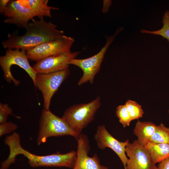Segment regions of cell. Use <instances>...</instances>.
I'll return each instance as SVG.
<instances>
[{"label": "cell", "mask_w": 169, "mask_h": 169, "mask_svg": "<svg viewBox=\"0 0 169 169\" xmlns=\"http://www.w3.org/2000/svg\"><path fill=\"white\" fill-rule=\"evenodd\" d=\"M5 144L9 149L7 158L1 163L2 167L8 169L10 165L15 163L16 158L19 155H23L28 159L29 165L33 168L41 166L65 167L73 168L76 159V152L71 151L65 153L59 152L45 156L33 154L24 149L20 143L19 135L14 132L4 139Z\"/></svg>", "instance_id": "cell-1"}, {"label": "cell", "mask_w": 169, "mask_h": 169, "mask_svg": "<svg viewBox=\"0 0 169 169\" xmlns=\"http://www.w3.org/2000/svg\"><path fill=\"white\" fill-rule=\"evenodd\" d=\"M39 20L33 19L21 35L16 33H8V38L2 44L6 49H19L27 51L43 43L52 41L64 35V31L58 29L57 26L51 22H46L44 17Z\"/></svg>", "instance_id": "cell-2"}, {"label": "cell", "mask_w": 169, "mask_h": 169, "mask_svg": "<svg viewBox=\"0 0 169 169\" xmlns=\"http://www.w3.org/2000/svg\"><path fill=\"white\" fill-rule=\"evenodd\" d=\"M48 0H10L3 14L6 17L4 22L18 28L27 27L29 21L35 17H51L52 10L57 7L48 5Z\"/></svg>", "instance_id": "cell-3"}, {"label": "cell", "mask_w": 169, "mask_h": 169, "mask_svg": "<svg viewBox=\"0 0 169 169\" xmlns=\"http://www.w3.org/2000/svg\"><path fill=\"white\" fill-rule=\"evenodd\" d=\"M70 136L77 140L79 136L62 118L50 110L43 109L39 120V129L36 140L38 145L45 143L51 137Z\"/></svg>", "instance_id": "cell-4"}, {"label": "cell", "mask_w": 169, "mask_h": 169, "mask_svg": "<svg viewBox=\"0 0 169 169\" xmlns=\"http://www.w3.org/2000/svg\"><path fill=\"white\" fill-rule=\"evenodd\" d=\"M101 105L100 97L98 96L89 103L71 106L64 111L62 117L80 135L83 130L93 120Z\"/></svg>", "instance_id": "cell-5"}, {"label": "cell", "mask_w": 169, "mask_h": 169, "mask_svg": "<svg viewBox=\"0 0 169 169\" xmlns=\"http://www.w3.org/2000/svg\"><path fill=\"white\" fill-rule=\"evenodd\" d=\"M123 29V27L119 28L112 35L106 36V41L105 45L96 54L86 59L75 58L70 61L69 65L78 67L83 72L82 76L78 82V85L80 86L87 82L91 84L93 83L95 76L100 70L101 65L109 46L115 37Z\"/></svg>", "instance_id": "cell-6"}, {"label": "cell", "mask_w": 169, "mask_h": 169, "mask_svg": "<svg viewBox=\"0 0 169 169\" xmlns=\"http://www.w3.org/2000/svg\"><path fill=\"white\" fill-rule=\"evenodd\" d=\"M25 50L6 49L5 54L0 57V65L6 81L9 83L13 82L16 86L19 84L20 81L14 78L11 70V66L16 65L27 73L34 83L37 73L30 65Z\"/></svg>", "instance_id": "cell-7"}, {"label": "cell", "mask_w": 169, "mask_h": 169, "mask_svg": "<svg viewBox=\"0 0 169 169\" xmlns=\"http://www.w3.org/2000/svg\"><path fill=\"white\" fill-rule=\"evenodd\" d=\"M70 73V69L64 70L48 74H37L34 86L42 93L44 109L49 110L52 98L62 83Z\"/></svg>", "instance_id": "cell-8"}, {"label": "cell", "mask_w": 169, "mask_h": 169, "mask_svg": "<svg viewBox=\"0 0 169 169\" xmlns=\"http://www.w3.org/2000/svg\"><path fill=\"white\" fill-rule=\"evenodd\" d=\"M74 42L72 37L64 35L26 51V54L29 59L37 62L50 56L71 52Z\"/></svg>", "instance_id": "cell-9"}, {"label": "cell", "mask_w": 169, "mask_h": 169, "mask_svg": "<svg viewBox=\"0 0 169 169\" xmlns=\"http://www.w3.org/2000/svg\"><path fill=\"white\" fill-rule=\"evenodd\" d=\"M128 157L125 169H157L145 147L137 140L129 143L125 148Z\"/></svg>", "instance_id": "cell-10"}, {"label": "cell", "mask_w": 169, "mask_h": 169, "mask_svg": "<svg viewBox=\"0 0 169 169\" xmlns=\"http://www.w3.org/2000/svg\"><path fill=\"white\" fill-rule=\"evenodd\" d=\"M94 138L100 149L103 150L109 148L118 156L124 166L126 167L128 157L125 152V148L129 143L127 139L121 142L114 137L107 130L105 125H100L97 128Z\"/></svg>", "instance_id": "cell-11"}, {"label": "cell", "mask_w": 169, "mask_h": 169, "mask_svg": "<svg viewBox=\"0 0 169 169\" xmlns=\"http://www.w3.org/2000/svg\"><path fill=\"white\" fill-rule=\"evenodd\" d=\"M80 52L75 51L50 56L36 62L33 68L37 74H48L68 68L70 61Z\"/></svg>", "instance_id": "cell-12"}, {"label": "cell", "mask_w": 169, "mask_h": 169, "mask_svg": "<svg viewBox=\"0 0 169 169\" xmlns=\"http://www.w3.org/2000/svg\"><path fill=\"white\" fill-rule=\"evenodd\" d=\"M77 140L76 159L73 169H109L107 167L100 164L97 154H95L92 157L88 156L90 146L86 135L81 133Z\"/></svg>", "instance_id": "cell-13"}, {"label": "cell", "mask_w": 169, "mask_h": 169, "mask_svg": "<svg viewBox=\"0 0 169 169\" xmlns=\"http://www.w3.org/2000/svg\"><path fill=\"white\" fill-rule=\"evenodd\" d=\"M156 126L151 122L141 121L139 120L136 124L133 133L137 137V140L145 147L150 141Z\"/></svg>", "instance_id": "cell-14"}, {"label": "cell", "mask_w": 169, "mask_h": 169, "mask_svg": "<svg viewBox=\"0 0 169 169\" xmlns=\"http://www.w3.org/2000/svg\"><path fill=\"white\" fill-rule=\"evenodd\" d=\"M145 148L153 161L156 164L169 157V144L149 142Z\"/></svg>", "instance_id": "cell-15"}, {"label": "cell", "mask_w": 169, "mask_h": 169, "mask_svg": "<svg viewBox=\"0 0 169 169\" xmlns=\"http://www.w3.org/2000/svg\"><path fill=\"white\" fill-rule=\"evenodd\" d=\"M150 141L156 143L169 144V128L162 123L156 125Z\"/></svg>", "instance_id": "cell-16"}, {"label": "cell", "mask_w": 169, "mask_h": 169, "mask_svg": "<svg viewBox=\"0 0 169 169\" xmlns=\"http://www.w3.org/2000/svg\"><path fill=\"white\" fill-rule=\"evenodd\" d=\"M163 25L161 28L154 31H148L144 29L141 30L143 33H147L159 35L165 38L169 41V11H167L164 13L162 20Z\"/></svg>", "instance_id": "cell-17"}, {"label": "cell", "mask_w": 169, "mask_h": 169, "mask_svg": "<svg viewBox=\"0 0 169 169\" xmlns=\"http://www.w3.org/2000/svg\"><path fill=\"white\" fill-rule=\"evenodd\" d=\"M125 105L132 120H138L143 116L144 111L141 105L137 102L129 99Z\"/></svg>", "instance_id": "cell-18"}, {"label": "cell", "mask_w": 169, "mask_h": 169, "mask_svg": "<svg viewBox=\"0 0 169 169\" xmlns=\"http://www.w3.org/2000/svg\"><path fill=\"white\" fill-rule=\"evenodd\" d=\"M116 114L124 128L129 126L132 120L125 104L120 105L116 107Z\"/></svg>", "instance_id": "cell-19"}, {"label": "cell", "mask_w": 169, "mask_h": 169, "mask_svg": "<svg viewBox=\"0 0 169 169\" xmlns=\"http://www.w3.org/2000/svg\"><path fill=\"white\" fill-rule=\"evenodd\" d=\"M18 125L11 121H6L0 124V137L16 130Z\"/></svg>", "instance_id": "cell-20"}, {"label": "cell", "mask_w": 169, "mask_h": 169, "mask_svg": "<svg viewBox=\"0 0 169 169\" xmlns=\"http://www.w3.org/2000/svg\"><path fill=\"white\" fill-rule=\"evenodd\" d=\"M12 113V109L7 104L0 103V124L7 121L8 116Z\"/></svg>", "instance_id": "cell-21"}, {"label": "cell", "mask_w": 169, "mask_h": 169, "mask_svg": "<svg viewBox=\"0 0 169 169\" xmlns=\"http://www.w3.org/2000/svg\"><path fill=\"white\" fill-rule=\"evenodd\" d=\"M157 169H169V157L159 163Z\"/></svg>", "instance_id": "cell-22"}, {"label": "cell", "mask_w": 169, "mask_h": 169, "mask_svg": "<svg viewBox=\"0 0 169 169\" xmlns=\"http://www.w3.org/2000/svg\"><path fill=\"white\" fill-rule=\"evenodd\" d=\"M10 0H0V13L3 14Z\"/></svg>", "instance_id": "cell-23"}, {"label": "cell", "mask_w": 169, "mask_h": 169, "mask_svg": "<svg viewBox=\"0 0 169 169\" xmlns=\"http://www.w3.org/2000/svg\"><path fill=\"white\" fill-rule=\"evenodd\" d=\"M111 1L110 0H104L103 2V6L102 12L104 13L107 12L110 6Z\"/></svg>", "instance_id": "cell-24"}, {"label": "cell", "mask_w": 169, "mask_h": 169, "mask_svg": "<svg viewBox=\"0 0 169 169\" xmlns=\"http://www.w3.org/2000/svg\"><path fill=\"white\" fill-rule=\"evenodd\" d=\"M168 113H169V110H168Z\"/></svg>", "instance_id": "cell-25"}]
</instances>
